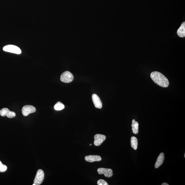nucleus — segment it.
<instances>
[{"mask_svg": "<svg viewBox=\"0 0 185 185\" xmlns=\"http://www.w3.org/2000/svg\"><path fill=\"white\" fill-rule=\"evenodd\" d=\"M184 157H185V154H184Z\"/></svg>", "mask_w": 185, "mask_h": 185, "instance_id": "412c9836", "label": "nucleus"}, {"mask_svg": "<svg viewBox=\"0 0 185 185\" xmlns=\"http://www.w3.org/2000/svg\"><path fill=\"white\" fill-rule=\"evenodd\" d=\"M177 34L179 37H184L185 36V22H183L179 28L177 30Z\"/></svg>", "mask_w": 185, "mask_h": 185, "instance_id": "f8f14e48", "label": "nucleus"}, {"mask_svg": "<svg viewBox=\"0 0 185 185\" xmlns=\"http://www.w3.org/2000/svg\"><path fill=\"white\" fill-rule=\"evenodd\" d=\"M94 145L99 146L102 144L106 139V136L100 134H97L94 136Z\"/></svg>", "mask_w": 185, "mask_h": 185, "instance_id": "0eeeda50", "label": "nucleus"}, {"mask_svg": "<svg viewBox=\"0 0 185 185\" xmlns=\"http://www.w3.org/2000/svg\"><path fill=\"white\" fill-rule=\"evenodd\" d=\"M65 108V106L61 102H58L54 106V108L56 111H59Z\"/></svg>", "mask_w": 185, "mask_h": 185, "instance_id": "2eb2a0df", "label": "nucleus"}, {"mask_svg": "<svg viewBox=\"0 0 185 185\" xmlns=\"http://www.w3.org/2000/svg\"><path fill=\"white\" fill-rule=\"evenodd\" d=\"M131 146L134 150H136L138 148V141L137 138L134 136H132L131 140Z\"/></svg>", "mask_w": 185, "mask_h": 185, "instance_id": "4468645a", "label": "nucleus"}, {"mask_svg": "<svg viewBox=\"0 0 185 185\" xmlns=\"http://www.w3.org/2000/svg\"><path fill=\"white\" fill-rule=\"evenodd\" d=\"M74 76L69 71H66L61 75V80L65 83H70L73 81Z\"/></svg>", "mask_w": 185, "mask_h": 185, "instance_id": "7ed1b4c3", "label": "nucleus"}, {"mask_svg": "<svg viewBox=\"0 0 185 185\" xmlns=\"http://www.w3.org/2000/svg\"><path fill=\"white\" fill-rule=\"evenodd\" d=\"M0 115L3 117L7 116L8 118H12L16 116V113L10 111L8 108H3L0 111Z\"/></svg>", "mask_w": 185, "mask_h": 185, "instance_id": "423d86ee", "label": "nucleus"}, {"mask_svg": "<svg viewBox=\"0 0 185 185\" xmlns=\"http://www.w3.org/2000/svg\"><path fill=\"white\" fill-rule=\"evenodd\" d=\"M92 99L95 107L99 109L102 108V102L98 95L96 94H93L92 95Z\"/></svg>", "mask_w": 185, "mask_h": 185, "instance_id": "1a4fd4ad", "label": "nucleus"}, {"mask_svg": "<svg viewBox=\"0 0 185 185\" xmlns=\"http://www.w3.org/2000/svg\"><path fill=\"white\" fill-rule=\"evenodd\" d=\"M164 158V153H161L159 156H158L156 160L155 164V167L156 168L159 167L163 164Z\"/></svg>", "mask_w": 185, "mask_h": 185, "instance_id": "9b49d317", "label": "nucleus"}, {"mask_svg": "<svg viewBox=\"0 0 185 185\" xmlns=\"http://www.w3.org/2000/svg\"><path fill=\"white\" fill-rule=\"evenodd\" d=\"M85 160L87 162H100L102 160V158L98 155H89L85 156Z\"/></svg>", "mask_w": 185, "mask_h": 185, "instance_id": "9d476101", "label": "nucleus"}, {"mask_svg": "<svg viewBox=\"0 0 185 185\" xmlns=\"http://www.w3.org/2000/svg\"><path fill=\"white\" fill-rule=\"evenodd\" d=\"M36 111V108L34 107L29 105L23 106L22 110V114L25 116H27L30 113H35Z\"/></svg>", "mask_w": 185, "mask_h": 185, "instance_id": "39448f33", "label": "nucleus"}, {"mask_svg": "<svg viewBox=\"0 0 185 185\" xmlns=\"http://www.w3.org/2000/svg\"><path fill=\"white\" fill-rule=\"evenodd\" d=\"M90 145L91 146V144H90Z\"/></svg>", "mask_w": 185, "mask_h": 185, "instance_id": "aec40b11", "label": "nucleus"}, {"mask_svg": "<svg viewBox=\"0 0 185 185\" xmlns=\"http://www.w3.org/2000/svg\"><path fill=\"white\" fill-rule=\"evenodd\" d=\"M33 185H35V184H34Z\"/></svg>", "mask_w": 185, "mask_h": 185, "instance_id": "6ab92c4d", "label": "nucleus"}, {"mask_svg": "<svg viewBox=\"0 0 185 185\" xmlns=\"http://www.w3.org/2000/svg\"><path fill=\"white\" fill-rule=\"evenodd\" d=\"M98 172L100 175L104 174L106 177H111L113 175V171L111 169L99 168L98 170Z\"/></svg>", "mask_w": 185, "mask_h": 185, "instance_id": "6e6552de", "label": "nucleus"}, {"mask_svg": "<svg viewBox=\"0 0 185 185\" xmlns=\"http://www.w3.org/2000/svg\"><path fill=\"white\" fill-rule=\"evenodd\" d=\"M162 185H169V184H167V183H164L163 184H162Z\"/></svg>", "mask_w": 185, "mask_h": 185, "instance_id": "a211bd4d", "label": "nucleus"}, {"mask_svg": "<svg viewBox=\"0 0 185 185\" xmlns=\"http://www.w3.org/2000/svg\"><path fill=\"white\" fill-rule=\"evenodd\" d=\"M44 178V173L42 169L37 171L34 181V184L36 185H40L43 182Z\"/></svg>", "mask_w": 185, "mask_h": 185, "instance_id": "20e7f679", "label": "nucleus"}, {"mask_svg": "<svg viewBox=\"0 0 185 185\" xmlns=\"http://www.w3.org/2000/svg\"><path fill=\"white\" fill-rule=\"evenodd\" d=\"M3 50L5 52L17 54L21 53V50L19 47L12 45H9L5 46L3 48Z\"/></svg>", "mask_w": 185, "mask_h": 185, "instance_id": "f03ea898", "label": "nucleus"}, {"mask_svg": "<svg viewBox=\"0 0 185 185\" xmlns=\"http://www.w3.org/2000/svg\"><path fill=\"white\" fill-rule=\"evenodd\" d=\"M133 132L134 134H138L139 132V123L135 120H133L131 125Z\"/></svg>", "mask_w": 185, "mask_h": 185, "instance_id": "ddd939ff", "label": "nucleus"}, {"mask_svg": "<svg viewBox=\"0 0 185 185\" xmlns=\"http://www.w3.org/2000/svg\"><path fill=\"white\" fill-rule=\"evenodd\" d=\"M151 77L157 85L163 87H167L169 85L167 78L160 72H154L151 73Z\"/></svg>", "mask_w": 185, "mask_h": 185, "instance_id": "f257e3e1", "label": "nucleus"}, {"mask_svg": "<svg viewBox=\"0 0 185 185\" xmlns=\"http://www.w3.org/2000/svg\"><path fill=\"white\" fill-rule=\"evenodd\" d=\"M98 185H108L107 183L102 179H100L98 181L97 183Z\"/></svg>", "mask_w": 185, "mask_h": 185, "instance_id": "f3484780", "label": "nucleus"}, {"mask_svg": "<svg viewBox=\"0 0 185 185\" xmlns=\"http://www.w3.org/2000/svg\"><path fill=\"white\" fill-rule=\"evenodd\" d=\"M7 166L2 164L1 162L0 161V172H5L7 171Z\"/></svg>", "mask_w": 185, "mask_h": 185, "instance_id": "dca6fc26", "label": "nucleus"}]
</instances>
